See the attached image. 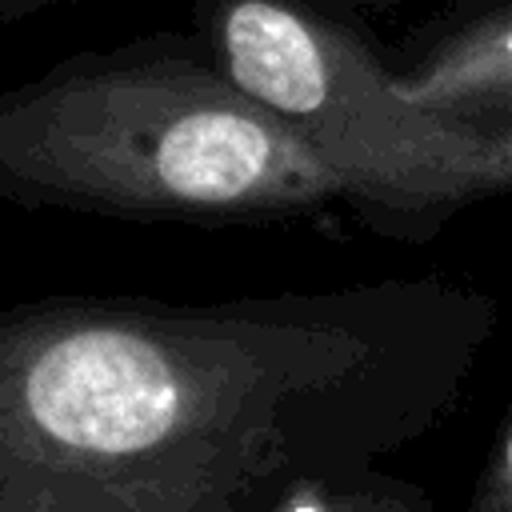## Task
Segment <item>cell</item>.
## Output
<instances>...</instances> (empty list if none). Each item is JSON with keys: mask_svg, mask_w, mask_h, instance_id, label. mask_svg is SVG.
Returning <instances> with one entry per match:
<instances>
[{"mask_svg": "<svg viewBox=\"0 0 512 512\" xmlns=\"http://www.w3.org/2000/svg\"><path fill=\"white\" fill-rule=\"evenodd\" d=\"M492 328L440 280L0 304V512H280L428 432Z\"/></svg>", "mask_w": 512, "mask_h": 512, "instance_id": "obj_1", "label": "cell"}, {"mask_svg": "<svg viewBox=\"0 0 512 512\" xmlns=\"http://www.w3.org/2000/svg\"><path fill=\"white\" fill-rule=\"evenodd\" d=\"M0 200L136 224H240L324 208L340 184L200 36H144L0 88Z\"/></svg>", "mask_w": 512, "mask_h": 512, "instance_id": "obj_2", "label": "cell"}, {"mask_svg": "<svg viewBox=\"0 0 512 512\" xmlns=\"http://www.w3.org/2000/svg\"><path fill=\"white\" fill-rule=\"evenodd\" d=\"M200 40L336 176L376 232L420 240L512 192V124L420 104L352 28L300 0H192Z\"/></svg>", "mask_w": 512, "mask_h": 512, "instance_id": "obj_3", "label": "cell"}, {"mask_svg": "<svg viewBox=\"0 0 512 512\" xmlns=\"http://www.w3.org/2000/svg\"><path fill=\"white\" fill-rule=\"evenodd\" d=\"M400 84L428 108L512 124V0H500L440 36Z\"/></svg>", "mask_w": 512, "mask_h": 512, "instance_id": "obj_4", "label": "cell"}, {"mask_svg": "<svg viewBox=\"0 0 512 512\" xmlns=\"http://www.w3.org/2000/svg\"><path fill=\"white\" fill-rule=\"evenodd\" d=\"M328 512H432L424 492L412 484L388 480L380 472H352L340 476L328 492Z\"/></svg>", "mask_w": 512, "mask_h": 512, "instance_id": "obj_5", "label": "cell"}, {"mask_svg": "<svg viewBox=\"0 0 512 512\" xmlns=\"http://www.w3.org/2000/svg\"><path fill=\"white\" fill-rule=\"evenodd\" d=\"M468 512H512V412L484 456Z\"/></svg>", "mask_w": 512, "mask_h": 512, "instance_id": "obj_6", "label": "cell"}, {"mask_svg": "<svg viewBox=\"0 0 512 512\" xmlns=\"http://www.w3.org/2000/svg\"><path fill=\"white\" fill-rule=\"evenodd\" d=\"M72 4H84V0H0V28L32 20V16H44L52 8H72Z\"/></svg>", "mask_w": 512, "mask_h": 512, "instance_id": "obj_7", "label": "cell"}, {"mask_svg": "<svg viewBox=\"0 0 512 512\" xmlns=\"http://www.w3.org/2000/svg\"><path fill=\"white\" fill-rule=\"evenodd\" d=\"M300 4H312V8H316V0H300Z\"/></svg>", "mask_w": 512, "mask_h": 512, "instance_id": "obj_8", "label": "cell"}]
</instances>
